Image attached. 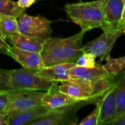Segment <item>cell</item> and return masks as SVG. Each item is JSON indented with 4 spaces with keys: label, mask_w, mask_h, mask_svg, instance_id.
Returning a JSON list of instances; mask_svg holds the SVG:
<instances>
[{
    "label": "cell",
    "mask_w": 125,
    "mask_h": 125,
    "mask_svg": "<svg viewBox=\"0 0 125 125\" xmlns=\"http://www.w3.org/2000/svg\"><path fill=\"white\" fill-rule=\"evenodd\" d=\"M86 31H81L73 36L59 38L49 37L46 40L41 55L45 67L75 62L83 52V37Z\"/></svg>",
    "instance_id": "1"
},
{
    "label": "cell",
    "mask_w": 125,
    "mask_h": 125,
    "mask_svg": "<svg viewBox=\"0 0 125 125\" xmlns=\"http://www.w3.org/2000/svg\"><path fill=\"white\" fill-rule=\"evenodd\" d=\"M116 80V76L86 80L70 79L62 82L59 89L63 93L78 101H88L96 103L97 100L110 89Z\"/></svg>",
    "instance_id": "2"
},
{
    "label": "cell",
    "mask_w": 125,
    "mask_h": 125,
    "mask_svg": "<svg viewBox=\"0 0 125 125\" xmlns=\"http://www.w3.org/2000/svg\"><path fill=\"white\" fill-rule=\"evenodd\" d=\"M64 10L72 21L86 31L101 29L105 23L103 4L97 0L67 4L64 6Z\"/></svg>",
    "instance_id": "3"
},
{
    "label": "cell",
    "mask_w": 125,
    "mask_h": 125,
    "mask_svg": "<svg viewBox=\"0 0 125 125\" xmlns=\"http://www.w3.org/2000/svg\"><path fill=\"white\" fill-rule=\"evenodd\" d=\"M10 83L8 89H25L32 91L47 92L53 86L58 83L46 79L37 74L35 71L24 67L9 70Z\"/></svg>",
    "instance_id": "4"
},
{
    "label": "cell",
    "mask_w": 125,
    "mask_h": 125,
    "mask_svg": "<svg viewBox=\"0 0 125 125\" xmlns=\"http://www.w3.org/2000/svg\"><path fill=\"white\" fill-rule=\"evenodd\" d=\"M9 103L4 111L7 114L42 105V99L45 92L9 89Z\"/></svg>",
    "instance_id": "5"
},
{
    "label": "cell",
    "mask_w": 125,
    "mask_h": 125,
    "mask_svg": "<svg viewBox=\"0 0 125 125\" xmlns=\"http://www.w3.org/2000/svg\"><path fill=\"white\" fill-rule=\"evenodd\" d=\"M51 21L41 15L31 16L25 12L18 18L20 34L43 39L51 37Z\"/></svg>",
    "instance_id": "6"
},
{
    "label": "cell",
    "mask_w": 125,
    "mask_h": 125,
    "mask_svg": "<svg viewBox=\"0 0 125 125\" xmlns=\"http://www.w3.org/2000/svg\"><path fill=\"white\" fill-rule=\"evenodd\" d=\"M123 31L122 29L103 31L100 37L83 45V52L91 53L96 58L99 57L100 61L106 60L110 56L117 39L124 34Z\"/></svg>",
    "instance_id": "7"
},
{
    "label": "cell",
    "mask_w": 125,
    "mask_h": 125,
    "mask_svg": "<svg viewBox=\"0 0 125 125\" xmlns=\"http://www.w3.org/2000/svg\"><path fill=\"white\" fill-rule=\"evenodd\" d=\"M100 105L98 125H109L116 117V80L113 86L96 101Z\"/></svg>",
    "instance_id": "8"
},
{
    "label": "cell",
    "mask_w": 125,
    "mask_h": 125,
    "mask_svg": "<svg viewBox=\"0 0 125 125\" xmlns=\"http://www.w3.org/2000/svg\"><path fill=\"white\" fill-rule=\"evenodd\" d=\"M103 4L105 23L101 29L103 31L121 29L119 25L125 7V0H105Z\"/></svg>",
    "instance_id": "9"
},
{
    "label": "cell",
    "mask_w": 125,
    "mask_h": 125,
    "mask_svg": "<svg viewBox=\"0 0 125 125\" xmlns=\"http://www.w3.org/2000/svg\"><path fill=\"white\" fill-rule=\"evenodd\" d=\"M9 56L18 62L23 67L37 72L44 67V64L41 53L24 51L11 45Z\"/></svg>",
    "instance_id": "10"
},
{
    "label": "cell",
    "mask_w": 125,
    "mask_h": 125,
    "mask_svg": "<svg viewBox=\"0 0 125 125\" xmlns=\"http://www.w3.org/2000/svg\"><path fill=\"white\" fill-rule=\"evenodd\" d=\"M79 102L81 101L75 100L61 92L59 89L58 83L45 92L42 99V104L51 110L68 108L76 105Z\"/></svg>",
    "instance_id": "11"
},
{
    "label": "cell",
    "mask_w": 125,
    "mask_h": 125,
    "mask_svg": "<svg viewBox=\"0 0 125 125\" xmlns=\"http://www.w3.org/2000/svg\"><path fill=\"white\" fill-rule=\"evenodd\" d=\"M46 40L20 33L12 34L7 38V41L14 47L24 51L39 53L42 52Z\"/></svg>",
    "instance_id": "12"
},
{
    "label": "cell",
    "mask_w": 125,
    "mask_h": 125,
    "mask_svg": "<svg viewBox=\"0 0 125 125\" xmlns=\"http://www.w3.org/2000/svg\"><path fill=\"white\" fill-rule=\"evenodd\" d=\"M75 62L62 63L59 64L52 65L50 67H45L43 69L36 72L37 75L55 81V82H64L70 80V70L75 66Z\"/></svg>",
    "instance_id": "13"
},
{
    "label": "cell",
    "mask_w": 125,
    "mask_h": 125,
    "mask_svg": "<svg viewBox=\"0 0 125 125\" xmlns=\"http://www.w3.org/2000/svg\"><path fill=\"white\" fill-rule=\"evenodd\" d=\"M50 111V108L41 105L26 109L25 111L8 114L9 125H29L31 122L42 116Z\"/></svg>",
    "instance_id": "14"
},
{
    "label": "cell",
    "mask_w": 125,
    "mask_h": 125,
    "mask_svg": "<svg viewBox=\"0 0 125 125\" xmlns=\"http://www.w3.org/2000/svg\"><path fill=\"white\" fill-rule=\"evenodd\" d=\"M111 75L105 70L103 65L98 62L94 67H85L75 65L70 70V78L71 79H97L108 77Z\"/></svg>",
    "instance_id": "15"
},
{
    "label": "cell",
    "mask_w": 125,
    "mask_h": 125,
    "mask_svg": "<svg viewBox=\"0 0 125 125\" xmlns=\"http://www.w3.org/2000/svg\"><path fill=\"white\" fill-rule=\"evenodd\" d=\"M116 118L125 114V71L116 76Z\"/></svg>",
    "instance_id": "16"
},
{
    "label": "cell",
    "mask_w": 125,
    "mask_h": 125,
    "mask_svg": "<svg viewBox=\"0 0 125 125\" xmlns=\"http://www.w3.org/2000/svg\"><path fill=\"white\" fill-rule=\"evenodd\" d=\"M19 33L18 18L10 15H0V34L7 40L12 34Z\"/></svg>",
    "instance_id": "17"
},
{
    "label": "cell",
    "mask_w": 125,
    "mask_h": 125,
    "mask_svg": "<svg viewBox=\"0 0 125 125\" xmlns=\"http://www.w3.org/2000/svg\"><path fill=\"white\" fill-rule=\"evenodd\" d=\"M105 70L112 76H117L125 70V56L114 59L109 56L106 59V63L103 65Z\"/></svg>",
    "instance_id": "18"
},
{
    "label": "cell",
    "mask_w": 125,
    "mask_h": 125,
    "mask_svg": "<svg viewBox=\"0 0 125 125\" xmlns=\"http://www.w3.org/2000/svg\"><path fill=\"white\" fill-rule=\"evenodd\" d=\"M25 10L21 7L17 1L12 0H0V15H10L19 18L25 12Z\"/></svg>",
    "instance_id": "19"
},
{
    "label": "cell",
    "mask_w": 125,
    "mask_h": 125,
    "mask_svg": "<svg viewBox=\"0 0 125 125\" xmlns=\"http://www.w3.org/2000/svg\"><path fill=\"white\" fill-rule=\"evenodd\" d=\"M95 56L89 53H83L75 61V64L80 67H92L97 64L95 61Z\"/></svg>",
    "instance_id": "20"
},
{
    "label": "cell",
    "mask_w": 125,
    "mask_h": 125,
    "mask_svg": "<svg viewBox=\"0 0 125 125\" xmlns=\"http://www.w3.org/2000/svg\"><path fill=\"white\" fill-rule=\"evenodd\" d=\"M96 108L94 111L81 122H78L79 125H98L100 119V105L98 103H95Z\"/></svg>",
    "instance_id": "21"
},
{
    "label": "cell",
    "mask_w": 125,
    "mask_h": 125,
    "mask_svg": "<svg viewBox=\"0 0 125 125\" xmlns=\"http://www.w3.org/2000/svg\"><path fill=\"white\" fill-rule=\"evenodd\" d=\"M10 92L9 89L0 88V111H4L9 103Z\"/></svg>",
    "instance_id": "22"
},
{
    "label": "cell",
    "mask_w": 125,
    "mask_h": 125,
    "mask_svg": "<svg viewBox=\"0 0 125 125\" xmlns=\"http://www.w3.org/2000/svg\"><path fill=\"white\" fill-rule=\"evenodd\" d=\"M10 83L9 70L0 69V88L8 89Z\"/></svg>",
    "instance_id": "23"
},
{
    "label": "cell",
    "mask_w": 125,
    "mask_h": 125,
    "mask_svg": "<svg viewBox=\"0 0 125 125\" xmlns=\"http://www.w3.org/2000/svg\"><path fill=\"white\" fill-rule=\"evenodd\" d=\"M10 47L11 45L9 42L0 34V53H4L8 56Z\"/></svg>",
    "instance_id": "24"
},
{
    "label": "cell",
    "mask_w": 125,
    "mask_h": 125,
    "mask_svg": "<svg viewBox=\"0 0 125 125\" xmlns=\"http://www.w3.org/2000/svg\"><path fill=\"white\" fill-rule=\"evenodd\" d=\"M35 1L36 0H18L17 3L21 7L26 9L30 6H31Z\"/></svg>",
    "instance_id": "25"
},
{
    "label": "cell",
    "mask_w": 125,
    "mask_h": 125,
    "mask_svg": "<svg viewBox=\"0 0 125 125\" xmlns=\"http://www.w3.org/2000/svg\"><path fill=\"white\" fill-rule=\"evenodd\" d=\"M0 125H9V115L0 111Z\"/></svg>",
    "instance_id": "26"
},
{
    "label": "cell",
    "mask_w": 125,
    "mask_h": 125,
    "mask_svg": "<svg viewBox=\"0 0 125 125\" xmlns=\"http://www.w3.org/2000/svg\"><path fill=\"white\" fill-rule=\"evenodd\" d=\"M109 125H125V114L119 116L116 119H115L114 120H113L111 122L109 123Z\"/></svg>",
    "instance_id": "27"
},
{
    "label": "cell",
    "mask_w": 125,
    "mask_h": 125,
    "mask_svg": "<svg viewBox=\"0 0 125 125\" xmlns=\"http://www.w3.org/2000/svg\"><path fill=\"white\" fill-rule=\"evenodd\" d=\"M119 27L121 29L124 30L125 29V5L123 10V12H122V18H121V21H120V25Z\"/></svg>",
    "instance_id": "28"
},
{
    "label": "cell",
    "mask_w": 125,
    "mask_h": 125,
    "mask_svg": "<svg viewBox=\"0 0 125 125\" xmlns=\"http://www.w3.org/2000/svg\"><path fill=\"white\" fill-rule=\"evenodd\" d=\"M97 1H100V2H101L102 4H103V3H104V1H105V0H97Z\"/></svg>",
    "instance_id": "29"
},
{
    "label": "cell",
    "mask_w": 125,
    "mask_h": 125,
    "mask_svg": "<svg viewBox=\"0 0 125 125\" xmlns=\"http://www.w3.org/2000/svg\"><path fill=\"white\" fill-rule=\"evenodd\" d=\"M123 33H124V34H125V29H124V31H123Z\"/></svg>",
    "instance_id": "30"
}]
</instances>
